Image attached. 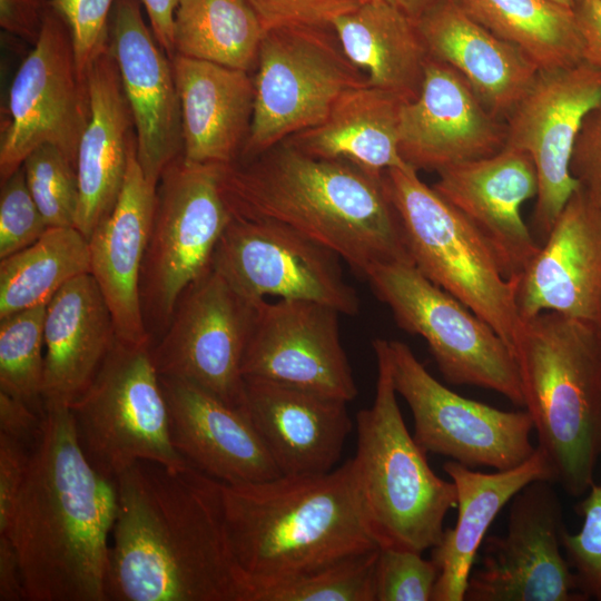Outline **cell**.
<instances>
[{"instance_id": "obj_1", "label": "cell", "mask_w": 601, "mask_h": 601, "mask_svg": "<svg viewBox=\"0 0 601 601\" xmlns=\"http://www.w3.org/2000/svg\"><path fill=\"white\" fill-rule=\"evenodd\" d=\"M108 601H249L219 481L193 465L134 463L116 479Z\"/></svg>"}, {"instance_id": "obj_2", "label": "cell", "mask_w": 601, "mask_h": 601, "mask_svg": "<svg viewBox=\"0 0 601 601\" xmlns=\"http://www.w3.org/2000/svg\"><path fill=\"white\" fill-rule=\"evenodd\" d=\"M115 480L83 455L70 407H45L41 432L6 534L26 601H108Z\"/></svg>"}, {"instance_id": "obj_3", "label": "cell", "mask_w": 601, "mask_h": 601, "mask_svg": "<svg viewBox=\"0 0 601 601\" xmlns=\"http://www.w3.org/2000/svg\"><path fill=\"white\" fill-rule=\"evenodd\" d=\"M383 173L316 158L284 140L223 166L220 188L233 216L283 223L365 276L378 264L414 265Z\"/></svg>"}, {"instance_id": "obj_4", "label": "cell", "mask_w": 601, "mask_h": 601, "mask_svg": "<svg viewBox=\"0 0 601 601\" xmlns=\"http://www.w3.org/2000/svg\"><path fill=\"white\" fill-rule=\"evenodd\" d=\"M219 486L229 546L249 601L263 590L380 548L352 459L325 474Z\"/></svg>"}, {"instance_id": "obj_5", "label": "cell", "mask_w": 601, "mask_h": 601, "mask_svg": "<svg viewBox=\"0 0 601 601\" xmlns=\"http://www.w3.org/2000/svg\"><path fill=\"white\" fill-rule=\"evenodd\" d=\"M513 356L554 483L585 494L601 457V327L543 312L523 321Z\"/></svg>"}, {"instance_id": "obj_6", "label": "cell", "mask_w": 601, "mask_h": 601, "mask_svg": "<svg viewBox=\"0 0 601 601\" xmlns=\"http://www.w3.org/2000/svg\"><path fill=\"white\" fill-rule=\"evenodd\" d=\"M374 402L356 415L352 459L364 514L380 548L424 552L437 545L456 508L453 481L434 473L404 423L393 382L388 341L376 338Z\"/></svg>"}, {"instance_id": "obj_7", "label": "cell", "mask_w": 601, "mask_h": 601, "mask_svg": "<svg viewBox=\"0 0 601 601\" xmlns=\"http://www.w3.org/2000/svg\"><path fill=\"white\" fill-rule=\"evenodd\" d=\"M383 177L416 268L485 321L513 354L523 328L518 282L505 277L480 231L417 170L395 167Z\"/></svg>"}, {"instance_id": "obj_8", "label": "cell", "mask_w": 601, "mask_h": 601, "mask_svg": "<svg viewBox=\"0 0 601 601\" xmlns=\"http://www.w3.org/2000/svg\"><path fill=\"white\" fill-rule=\"evenodd\" d=\"M151 346L116 338L91 384L70 406L83 455L111 480L141 460L171 467L189 464L171 442Z\"/></svg>"}, {"instance_id": "obj_9", "label": "cell", "mask_w": 601, "mask_h": 601, "mask_svg": "<svg viewBox=\"0 0 601 601\" xmlns=\"http://www.w3.org/2000/svg\"><path fill=\"white\" fill-rule=\"evenodd\" d=\"M220 165L183 155L162 171L140 274V300L152 344L164 334L183 292L211 267L233 218L220 188Z\"/></svg>"}, {"instance_id": "obj_10", "label": "cell", "mask_w": 601, "mask_h": 601, "mask_svg": "<svg viewBox=\"0 0 601 601\" xmlns=\"http://www.w3.org/2000/svg\"><path fill=\"white\" fill-rule=\"evenodd\" d=\"M255 69L253 119L237 161L321 124L345 90L367 85L332 27L266 30Z\"/></svg>"}, {"instance_id": "obj_11", "label": "cell", "mask_w": 601, "mask_h": 601, "mask_svg": "<svg viewBox=\"0 0 601 601\" xmlns=\"http://www.w3.org/2000/svg\"><path fill=\"white\" fill-rule=\"evenodd\" d=\"M364 277L398 326L425 339L449 383L491 390L524 407L515 358L485 321L413 264H378Z\"/></svg>"}, {"instance_id": "obj_12", "label": "cell", "mask_w": 601, "mask_h": 601, "mask_svg": "<svg viewBox=\"0 0 601 601\" xmlns=\"http://www.w3.org/2000/svg\"><path fill=\"white\" fill-rule=\"evenodd\" d=\"M91 116L88 79L80 77L70 31L49 6L32 50L12 80L0 130V180L41 145L59 148L76 165Z\"/></svg>"}, {"instance_id": "obj_13", "label": "cell", "mask_w": 601, "mask_h": 601, "mask_svg": "<svg viewBox=\"0 0 601 601\" xmlns=\"http://www.w3.org/2000/svg\"><path fill=\"white\" fill-rule=\"evenodd\" d=\"M396 393L407 403L414 440L426 453L470 469L509 470L535 451L528 411H503L466 398L435 380L403 342L388 341Z\"/></svg>"}, {"instance_id": "obj_14", "label": "cell", "mask_w": 601, "mask_h": 601, "mask_svg": "<svg viewBox=\"0 0 601 601\" xmlns=\"http://www.w3.org/2000/svg\"><path fill=\"white\" fill-rule=\"evenodd\" d=\"M332 249L269 219L233 216L213 255L211 267L242 296L309 300L355 315L359 298L346 283Z\"/></svg>"}, {"instance_id": "obj_15", "label": "cell", "mask_w": 601, "mask_h": 601, "mask_svg": "<svg viewBox=\"0 0 601 601\" xmlns=\"http://www.w3.org/2000/svg\"><path fill=\"white\" fill-rule=\"evenodd\" d=\"M258 305L210 267L183 292L168 327L151 346L158 374L245 407L242 364Z\"/></svg>"}, {"instance_id": "obj_16", "label": "cell", "mask_w": 601, "mask_h": 601, "mask_svg": "<svg viewBox=\"0 0 601 601\" xmlns=\"http://www.w3.org/2000/svg\"><path fill=\"white\" fill-rule=\"evenodd\" d=\"M552 482L533 481L512 499L504 535L484 539L466 601H585L562 553L565 529Z\"/></svg>"}, {"instance_id": "obj_17", "label": "cell", "mask_w": 601, "mask_h": 601, "mask_svg": "<svg viewBox=\"0 0 601 601\" xmlns=\"http://www.w3.org/2000/svg\"><path fill=\"white\" fill-rule=\"evenodd\" d=\"M601 106V70L585 61L540 71L505 119V146L532 159L538 176L535 231L546 238L579 181L571 160L585 117Z\"/></svg>"}, {"instance_id": "obj_18", "label": "cell", "mask_w": 601, "mask_h": 601, "mask_svg": "<svg viewBox=\"0 0 601 601\" xmlns=\"http://www.w3.org/2000/svg\"><path fill=\"white\" fill-rule=\"evenodd\" d=\"M339 314L309 300L259 303L243 358L244 378L352 402L357 386L339 338Z\"/></svg>"}, {"instance_id": "obj_19", "label": "cell", "mask_w": 601, "mask_h": 601, "mask_svg": "<svg viewBox=\"0 0 601 601\" xmlns=\"http://www.w3.org/2000/svg\"><path fill=\"white\" fill-rule=\"evenodd\" d=\"M109 47L134 120L137 160L157 186L183 152L181 110L171 60L146 24L141 0H116Z\"/></svg>"}, {"instance_id": "obj_20", "label": "cell", "mask_w": 601, "mask_h": 601, "mask_svg": "<svg viewBox=\"0 0 601 601\" xmlns=\"http://www.w3.org/2000/svg\"><path fill=\"white\" fill-rule=\"evenodd\" d=\"M505 121L450 66L428 58L421 91L401 108L398 151L415 170L440 171L505 146Z\"/></svg>"}, {"instance_id": "obj_21", "label": "cell", "mask_w": 601, "mask_h": 601, "mask_svg": "<svg viewBox=\"0 0 601 601\" xmlns=\"http://www.w3.org/2000/svg\"><path fill=\"white\" fill-rule=\"evenodd\" d=\"M437 174L432 187L480 231L505 277L518 282L540 248L521 216V205L539 189L530 156L504 147Z\"/></svg>"}, {"instance_id": "obj_22", "label": "cell", "mask_w": 601, "mask_h": 601, "mask_svg": "<svg viewBox=\"0 0 601 601\" xmlns=\"http://www.w3.org/2000/svg\"><path fill=\"white\" fill-rule=\"evenodd\" d=\"M523 321L555 312L601 327V210L581 188L516 285Z\"/></svg>"}, {"instance_id": "obj_23", "label": "cell", "mask_w": 601, "mask_h": 601, "mask_svg": "<svg viewBox=\"0 0 601 601\" xmlns=\"http://www.w3.org/2000/svg\"><path fill=\"white\" fill-rule=\"evenodd\" d=\"M171 442L204 474L226 484L280 476L245 407L184 380L161 376Z\"/></svg>"}, {"instance_id": "obj_24", "label": "cell", "mask_w": 601, "mask_h": 601, "mask_svg": "<svg viewBox=\"0 0 601 601\" xmlns=\"http://www.w3.org/2000/svg\"><path fill=\"white\" fill-rule=\"evenodd\" d=\"M245 407L282 475H319L339 461L352 421L346 402L299 387L245 378Z\"/></svg>"}, {"instance_id": "obj_25", "label": "cell", "mask_w": 601, "mask_h": 601, "mask_svg": "<svg viewBox=\"0 0 601 601\" xmlns=\"http://www.w3.org/2000/svg\"><path fill=\"white\" fill-rule=\"evenodd\" d=\"M156 191L157 186L145 177L137 160L135 136L118 200L88 240L90 274L111 313L116 336L138 345H152L144 321L139 286Z\"/></svg>"}, {"instance_id": "obj_26", "label": "cell", "mask_w": 601, "mask_h": 601, "mask_svg": "<svg viewBox=\"0 0 601 601\" xmlns=\"http://www.w3.org/2000/svg\"><path fill=\"white\" fill-rule=\"evenodd\" d=\"M416 23L430 57L453 68L504 121L540 72L523 51L476 22L456 0L440 1Z\"/></svg>"}, {"instance_id": "obj_27", "label": "cell", "mask_w": 601, "mask_h": 601, "mask_svg": "<svg viewBox=\"0 0 601 601\" xmlns=\"http://www.w3.org/2000/svg\"><path fill=\"white\" fill-rule=\"evenodd\" d=\"M190 162H236L249 135L255 99L250 72L176 53L171 59Z\"/></svg>"}, {"instance_id": "obj_28", "label": "cell", "mask_w": 601, "mask_h": 601, "mask_svg": "<svg viewBox=\"0 0 601 601\" xmlns=\"http://www.w3.org/2000/svg\"><path fill=\"white\" fill-rule=\"evenodd\" d=\"M87 79L91 116L77 151L79 203L75 227L89 240L118 200L135 129L110 47L93 62Z\"/></svg>"}, {"instance_id": "obj_29", "label": "cell", "mask_w": 601, "mask_h": 601, "mask_svg": "<svg viewBox=\"0 0 601 601\" xmlns=\"http://www.w3.org/2000/svg\"><path fill=\"white\" fill-rule=\"evenodd\" d=\"M45 407H70L88 388L117 338L111 313L93 276L68 282L47 304Z\"/></svg>"}, {"instance_id": "obj_30", "label": "cell", "mask_w": 601, "mask_h": 601, "mask_svg": "<svg viewBox=\"0 0 601 601\" xmlns=\"http://www.w3.org/2000/svg\"><path fill=\"white\" fill-rule=\"evenodd\" d=\"M443 470L456 487L457 519L431 549V560L439 569L432 601H465L475 556L499 512L531 482L554 483V472L538 446L525 462L509 470L476 472L452 460Z\"/></svg>"}, {"instance_id": "obj_31", "label": "cell", "mask_w": 601, "mask_h": 601, "mask_svg": "<svg viewBox=\"0 0 601 601\" xmlns=\"http://www.w3.org/2000/svg\"><path fill=\"white\" fill-rule=\"evenodd\" d=\"M347 58L361 69L367 85L404 102L417 98L430 58L416 21L394 2L364 3L333 23Z\"/></svg>"}, {"instance_id": "obj_32", "label": "cell", "mask_w": 601, "mask_h": 601, "mask_svg": "<svg viewBox=\"0 0 601 601\" xmlns=\"http://www.w3.org/2000/svg\"><path fill=\"white\" fill-rule=\"evenodd\" d=\"M403 104L393 93L370 85L354 87L336 99L321 124L286 140L309 156L345 160L376 174L405 167L398 151Z\"/></svg>"}, {"instance_id": "obj_33", "label": "cell", "mask_w": 601, "mask_h": 601, "mask_svg": "<svg viewBox=\"0 0 601 601\" xmlns=\"http://www.w3.org/2000/svg\"><path fill=\"white\" fill-rule=\"evenodd\" d=\"M476 22L523 51L540 69L569 68L583 61L572 8L552 0H456Z\"/></svg>"}, {"instance_id": "obj_34", "label": "cell", "mask_w": 601, "mask_h": 601, "mask_svg": "<svg viewBox=\"0 0 601 601\" xmlns=\"http://www.w3.org/2000/svg\"><path fill=\"white\" fill-rule=\"evenodd\" d=\"M265 31L247 0H180L174 19V50L250 72Z\"/></svg>"}, {"instance_id": "obj_35", "label": "cell", "mask_w": 601, "mask_h": 601, "mask_svg": "<svg viewBox=\"0 0 601 601\" xmlns=\"http://www.w3.org/2000/svg\"><path fill=\"white\" fill-rule=\"evenodd\" d=\"M90 270L85 236L76 227H48L33 244L0 260V318L48 304Z\"/></svg>"}, {"instance_id": "obj_36", "label": "cell", "mask_w": 601, "mask_h": 601, "mask_svg": "<svg viewBox=\"0 0 601 601\" xmlns=\"http://www.w3.org/2000/svg\"><path fill=\"white\" fill-rule=\"evenodd\" d=\"M47 304L0 318V391L45 413V319Z\"/></svg>"}, {"instance_id": "obj_37", "label": "cell", "mask_w": 601, "mask_h": 601, "mask_svg": "<svg viewBox=\"0 0 601 601\" xmlns=\"http://www.w3.org/2000/svg\"><path fill=\"white\" fill-rule=\"evenodd\" d=\"M378 548L258 592L254 601H375Z\"/></svg>"}, {"instance_id": "obj_38", "label": "cell", "mask_w": 601, "mask_h": 601, "mask_svg": "<svg viewBox=\"0 0 601 601\" xmlns=\"http://www.w3.org/2000/svg\"><path fill=\"white\" fill-rule=\"evenodd\" d=\"M22 168L48 227H75L79 203L76 165L59 148L46 144L27 156Z\"/></svg>"}, {"instance_id": "obj_39", "label": "cell", "mask_w": 601, "mask_h": 601, "mask_svg": "<svg viewBox=\"0 0 601 601\" xmlns=\"http://www.w3.org/2000/svg\"><path fill=\"white\" fill-rule=\"evenodd\" d=\"M575 505L583 522L579 532L561 535L562 550L581 593L601 601V485L593 483Z\"/></svg>"}, {"instance_id": "obj_40", "label": "cell", "mask_w": 601, "mask_h": 601, "mask_svg": "<svg viewBox=\"0 0 601 601\" xmlns=\"http://www.w3.org/2000/svg\"><path fill=\"white\" fill-rule=\"evenodd\" d=\"M439 569L422 553L378 548L375 601H432Z\"/></svg>"}, {"instance_id": "obj_41", "label": "cell", "mask_w": 601, "mask_h": 601, "mask_svg": "<svg viewBox=\"0 0 601 601\" xmlns=\"http://www.w3.org/2000/svg\"><path fill=\"white\" fill-rule=\"evenodd\" d=\"M116 0H47L67 24L76 65L87 79L93 62L109 49V27Z\"/></svg>"}, {"instance_id": "obj_42", "label": "cell", "mask_w": 601, "mask_h": 601, "mask_svg": "<svg viewBox=\"0 0 601 601\" xmlns=\"http://www.w3.org/2000/svg\"><path fill=\"white\" fill-rule=\"evenodd\" d=\"M48 225L27 185L22 166L1 183L0 259L33 244Z\"/></svg>"}, {"instance_id": "obj_43", "label": "cell", "mask_w": 601, "mask_h": 601, "mask_svg": "<svg viewBox=\"0 0 601 601\" xmlns=\"http://www.w3.org/2000/svg\"><path fill=\"white\" fill-rule=\"evenodd\" d=\"M265 30L280 27H332L359 6L358 0H247Z\"/></svg>"}, {"instance_id": "obj_44", "label": "cell", "mask_w": 601, "mask_h": 601, "mask_svg": "<svg viewBox=\"0 0 601 601\" xmlns=\"http://www.w3.org/2000/svg\"><path fill=\"white\" fill-rule=\"evenodd\" d=\"M571 173L589 200L601 210V106L584 119L575 141Z\"/></svg>"}, {"instance_id": "obj_45", "label": "cell", "mask_w": 601, "mask_h": 601, "mask_svg": "<svg viewBox=\"0 0 601 601\" xmlns=\"http://www.w3.org/2000/svg\"><path fill=\"white\" fill-rule=\"evenodd\" d=\"M32 447L0 434V534H6L26 480Z\"/></svg>"}, {"instance_id": "obj_46", "label": "cell", "mask_w": 601, "mask_h": 601, "mask_svg": "<svg viewBox=\"0 0 601 601\" xmlns=\"http://www.w3.org/2000/svg\"><path fill=\"white\" fill-rule=\"evenodd\" d=\"M47 7V0H0V26L7 33L35 45Z\"/></svg>"}, {"instance_id": "obj_47", "label": "cell", "mask_w": 601, "mask_h": 601, "mask_svg": "<svg viewBox=\"0 0 601 601\" xmlns=\"http://www.w3.org/2000/svg\"><path fill=\"white\" fill-rule=\"evenodd\" d=\"M43 416L45 413L0 391V434L33 446L41 432Z\"/></svg>"}, {"instance_id": "obj_48", "label": "cell", "mask_w": 601, "mask_h": 601, "mask_svg": "<svg viewBox=\"0 0 601 601\" xmlns=\"http://www.w3.org/2000/svg\"><path fill=\"white\" fill-rule=\"evenodd\" d=\"M583 61L601 70V0H573Z\"/></svg>"}, {"instance_id": "obj_49", "label": "cell", "mask_w": 601, "mask_h": 601, "mask_svg": "<svg viewBox=\"0 0 601 601\" xmlns=\"http://www.w3.org/2000/svg\"><path fill=\"white\" fill-rule=\"evenodd\" d=\"M180 0H141L152 33L171 59L175 56L173 32L174 19Z\"/></svg>"}, {"instance_id": "obj_50", "label": "cell", "mask_w": 601, "mask_h": 601, "mask_svg": "<svg viewBox=\"0 0 601 601\" xmlns=\"http://www.w3.org/2000/svg\"><path fill=\"white\" fill-rule=\"evenodd\" d=\"M0 600H24L18 554L13 543L6 535H0Z\"/></svg>"}, {"instance_id": "obj_51", "label": "cell", "mask_w": 601, "mask_h": 601, "mask_svg": "<svg viewBox=\"0 0 601 601\" xmlns=\"http://www.w3.org/2000/svg\"><path fill=\"white\" fill-rule=\"evenodd\" d=\"M442 0H394V3L411 19L417 21Z\"/></svg>"}, {"instance_id": "obj_52", "label": "cell", "mask_w": 601, "mask_h": 601, "mask_svg": "<svg viewBox=\"0 0 601 601\" xmlns=\"http://www.w3.org/2000/svg\"><path fill=\"white\" fill-rule=\"evenodd\" d=\"M561 6H564V7H569V8H572L573 6V0H552Z\"/></svg>"}, {"instance_id": "obj_53", "label": "cell", "mask_w": 601, "mask_h": 601, "mask_svg": "<svg viewBox=\"0 0 601 601\" xmlns=\"http://www.w3.org/2000/svg\"><path fill=\"white\" fill-rule=\"evenodd\" d=\"M359 3H364V2H368V1H375V0H358ZM386 1H391V2H394V0H386Z\"/></svg>"}]
</instances>
